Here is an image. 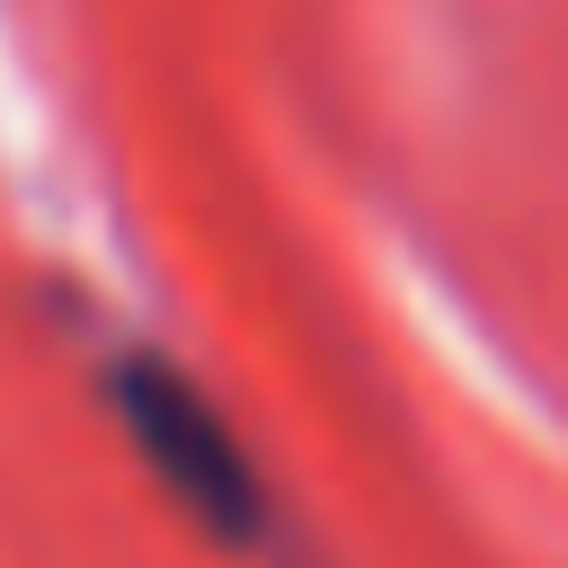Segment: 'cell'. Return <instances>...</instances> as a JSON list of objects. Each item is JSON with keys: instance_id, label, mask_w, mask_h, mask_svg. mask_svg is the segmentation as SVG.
I'll return each mask as SVG.
<instances>
[{"instance_id": "cell-1", "label": "cell", "mask_w": 568, "mask_h": 568, "mask_svg": "<svg viewBox=\"0 0 568 568\" xmlns=\"http://www.w3.org/2000/svg\"><path fill=\"white\" fill-rule=\"evenodd\" d=\"M106 399H115L133 453L160 470V488H169L195 524H213L222 541H248V532L266 524V488H257L231 417H222L169 355H151V346L115 355V364H106Z\"/></svg>"}]
</instances>
